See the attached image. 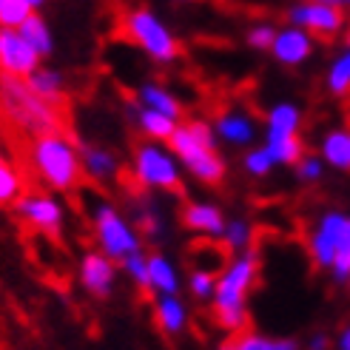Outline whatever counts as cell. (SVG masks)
<instances>
[{
  "instance_id": "obj_1",
  "label": "cell",
  "mask_w": 350,
  "mask_h": 350,
  "mask_svg": "<svg viewBox=\"0 0 350 350\" xmlns=\"http://www.w3.org/2000/svg\"><path fill=\"white\" fill-rule=\"evenodd\" d=\"M26 165H29V174L46 191L68 194V191L80 188V183H83L80 146L66 131L29 139L26 143Z\"/></svg>"
},
{
  "instance_id": "obj_2",
  "label": "cell",
  "mask_w": 350,
  "mask_h": 350,
  "mask_svg": "<svg viewBox=\"0 0 350 350\" xmlns=\"http://www.w3.org/2000/svg\"><path fill=\"white\" fill-rule=\"evenodd\" d=\"M0 120L26 139L63 131V111L43 103L26 80L0 77Z\"/></svg>"
},
{
  "instance_id": "obj_3",
  "label": "cell",
  "mask_w": 350,
  "mask_h": 350,
  "mask_svg": "<svg viewBox=\"0 0 350 350\" xmlns=\"http://www.w3.org/2000/svg\"><path fill=\"white\" fill-rule=\"evenodd\" d=\"M168 151L177 157V163L191 171L205 185H219L225 180V160L214 148V129L205 120L180 122L174 137L168 139Z\"/></svg>"
},
{
  "instance_id": "obj_4",
  "label": "cell",
  "mask_w": 350,
  "mask_h": 350,
  "mask_svg": "<svg viewBox=\"0 0 350 350\" xmlns=\"http://www.w3.org/2000/svg\"><path fill=\"white\" fill-rule=\"evenodd\" d=\"M92 231L97 239V251L109 256L114 265H122L134 254H143V239L137 228L106 200H97L92 208Z\"/></svg>"
},
{
  "instance_id": "obj_5",
  "label": "cell",
  "mask_w": 350,
  "mask_h": 350,
  "mask_svg": "<svg viewBox=\"0 0 350 350\" xmlns=\"http://www.w3.org/2000/svg\"><path fill=\"white\" fill-rule=\"evenodd\" d=\"M122 34L154 63H174L180 57V40L151 9H129L122 14Z\"/></svg>"
},
{
  "instance_id": "obj_6",
  "label": "cell",
  "mask_w": 350,
  "mask_h": 350,
  "mask_svg": "<svg viewBox=\"0 0 350 350\" xmlns=\"http://www.w3.org/2000/svg\"><path fill=\"white\" fill-rule=\"evenodd\" d=\"M265 148L276 165H299L305 157V146L299 137L302 111L293 103H276L265 117Z\"/></svg>"
},
{
  "instance_id": "obj_7",
  "label": "cell",
  "mask_w": 350,
  "mask_h": 350,
  "mask_svg": "<svg viewBox=\"0 0 350 350\" xmlns=\"http://www.w3.org/2000/svg\"><path fill=\"white\" fill-rule=\"evenodd\" d=\"M131 174L143 188H160L168 194H183V174L180 163L171 151H165L160 143H139L134 148Z\"/></svg>"
},
{
  "instance_id": "obj_8",
  "label": "cell",
  "mask_w": 350,
  "mask_h": 350,
  "mask_svg": "<svg viewBox=\"0 0 350 350\" xmlns=\"http://www.w3.org/2000/svg\"><path fill=\"white\" fill-rule=\"evenodd\" d=\"M256 276H259L256 251H245L234 262H228V268L217 276L214 310H245V299H248V291L254 288Z\"/></svg>"
},
{
  "instance_id": "obj_9",
  "label": "cell",
  "mask_w": 350,
  "mask_h": 350,
  "mask_svg": "<svg viewBox=\"0 0 350 350\" xmlns=\"http://www.w3.org/2000/svg\"><path fill=\"white\" fill-rule=\"evenodd\" d=\"M12 211L26 228L38 231V234L57 237L66 225V208L55 194H49V191H31L29 188L26 194L17 200V205Z\"/></svg>"
},
{
  "instance_id": "obj_10",
  "label": "cell",
  "mask_w": 350,
  "mask_h": 350,
  "mask_svg": "<svg viewBox=\"0 0 350 350\" xmlns=\"http://www.w3.org/2000/svg\"><path fill=\"white\" fill-rule=\"evenodd\" d=\"M288 21L293 29H305L322 40H334L345 29L347 14L334 0H319V3H296L288 9Z\"/></svg>"
},
{
  "instance_id": "obj_11",
  "label": "cell",
  "mask_w": 350,
  "mask_h": 350,
  "mask_svg": "<svg viewBox=\"0 0 350 350\" xmlns=\"http://www.w3.org/2000/svg\"><path fill=\"white\" fill-rule=\"evenodd\" d=\"M43 60L34 55V49L21 38L14 29H0V77H14V80H29Z\"/></svg>"
},
{
  "instance_id": "obj_12",
  "label": "cell",
  "mask_w": 350,
  "mask_h": 350,
  "mask_svg": "<svg viewBox=\"0 0 350 350\" xmlns=\"http://www.w3.org/2000/svg\"><path fill=\"white\" fill-rule=\"evenodd\" d=\"M345 225H347V217H345V214L327 211V214L319 219L317 228H313L308 248H310L313 265H317V268H325V271L334 268V262H336V256H339V248H342Z\"/></svg>"
},
{
  "instance_id": "obj_13",
  "label": "cell",
  "mask_w": 350,
  "mask_h": 350,
  "mask_svg": "<svg viewBox=\"0 0 350 350\" xmlns=\"http://www.w3.org/2000/svg\"><path fill=\"white\" fill-rule=\"evenodd\" d=\"M77 276L85 293H92L94 299H109L117 285V265L100 251H85L77 265Z\"/></svg>"
},
{
  "instance_id": "obj_14",
  "label": "cell",
  "mask_w": 350,
  "mask_h": 350,
  "mask_svg": "<svg viewBox=\"0 0 350 350\" xmlns=\"http://www.w3.org/2000/svg\"><path fill=\"white\" fill-rule=\"evenodd\" d=\"M80 163H83V177H89L100 185L114 183L120 177V157L106 146L80 143Z\"/></svg>"
},
{
  "instance_id": "obj_15",
  "label": "cell",
  "mask_w": 350,
  "mask_h": 350,
  "mask_svg": "<svg viewBox=\"0 0 350 350\" xmlns=\"http://www.w3.org/2000/svg\"><path fill=\"white\" fill-rule=\"evenodd\" d=\"M271 55L282 66H299L313 55V38L305 29L285 26L276 31V40L271 46Z\"/></svg>"
},
{
  "instance_id": "obj_16",
  "label": "cell",
  "mask_w": 350,
  "mask_h": 350,
  "mask_svg": "<svg viewBox=\"0 0 350 350\" xmlns=\"http://www.w3.org/2000/svg\"><path fill=\"white\" fill-rule=\"evenodd\" d=\"M183 225L188 231L194 234H208L211 239H219L228 228V222H225V214L219 205H211V202H188L180 214Z\"/></svg>"
},
{
  "instance_id": "obj_17",
  "label": "cell",
  "mask_w": 350,
  "mask_h": 350,
  "mask_svg": "<svg viewBox=\"0 0 350 350\" xmlns=\"http://www.w3.org/2000/svg\"><path fill=\"white\" fill-rule=\"evenodd\" d=\"M26 85H29V89L38 94L43 103H49V106H55V109L63 111L66 97H68L63 72H57V68H51V66H40L38 72H34V75L26 80Z\"/></svg>"
},
{
  "instance_id": "obj_18",
  "label": "cell",
  "mask_w": 350,
  "mask_h": 350,
  "mask_svg": "<svg viewBox=\"0 0 350 350\" xmlns=\"http://www.w3.org/2000/svg\"><path fill=\"white\" fill-rule=\"evenodd\" d=\"M217 134L231 146H251L254 137H256V126H254V117L245 114L239 109H231V111H222L217 117Z\"/></svg>"
},
{
  "instance_id": "obj_19",
  "label": "cell",
  "mask_w": 350,
  "mask_h": 350,
  "mask_svg": "<svg viewBox=\"0 0 350 350\" xmlns=\"http://www.w3.org/2000/svg\"><path fill=\"white\" fill-rule=\"evenodd\" d=\"M131 117L137 122V129L146 134L148 143H168V139L174 137V131H177V126H180L177 120H171L165 114H157L151 109H143L137 100L131 103Z\"/></svg>"
},
{
  "instance_id": "obj_20",
  "label": "cell",
  "mask_w": 350,
  "mask_h": 350,
  "mask_svg": "<svg viewBox=\"0 0 350 350\" xmlns=\"http://www.w3.org/2000/svg\"><path fill=\"white\" fill-rule=\"evenodd\" d=\"M137 103L143 109H151V111H157V114H165V117H171V120H177L180 122V117H183V106H180V100L174 97L165 85H160V83H143L137 89Z\"/></svg>"
},
{
  "instance_id": "obj_21",
  "label": "cell",
  "mask_w": 350,
  "mask_h": 350,
  "mask_svg": "<svg viewBox=\"0 0 350 350\" xmlns=\"http://www.w3.org/2000/svg\"><path fill=\"white\" fill-rule=\"evenodd\" d=\"M148 285H151V293H157V296H177L180 273L168 256H163V254L148 256Z\"/></svg>"
},
{
  "instance_id": "obj_22",
  "label": "cell",
  "mask_w": 350,
  "mask_h": 350,
  "mask_svg": "<svg viewBox=\"0 0 350 350\" xmlns=\"http://www.w3.org/2000/svg\"><path fill=\"white\" fill-rule=\"evenodd\" d=\"M154 319H157V327H160L165 336H177L188 325V310L180 302V296H157Z\"/></svg>"
},
{
  "instance_id": "obj_23",
  "label": "cell",
  "mask_w": 350,
  "mask_h": 350,
  "mask_svg": "<svg viewBox=\"0 0 350 350\" xmlns=\"http://www.w3.org/2000/svg\"><path fill=\"white\" fill-rule=\"evenodd\" d=\"M26 191H29L26 174L0 154V208H14Z\"/></svg>"
},
{
  "instance_id": "obj_24",
  "label": "cell",
  "mask_w": 350,
  "mask_h": 350,
  "mask_svg": "<svg viewBox=\"0 0 350 350\" xmlns=\"http://www.w3.org/2000/svg\"><path fill=\"white\" fill-rule=\"evenodd\" d=\"M17 31H21V38L34 49V55L40 60H46L55 51V34H51V26L46 23V17L40 12H34Z\"/></svg>"
},
{
  "instance_id": "obj_25",
  "label": "cell",
  "mask_w": 350,
  "mask_h": 350,
  "mask_svg": "<svg viewBox=\"0 0 350 350\" xmlns=\"http://www.w3.org/2000/svg\"><path fill=\"white\" fill-rule=\"evenodd\" d=\"M322 160L336 171H350V131L347 129H334L325 134Z\"/></svg>"
},
{
  "instance_id": "obj_26",
  "label": "cell",
  "mask_w": 350,
  "mask_h": 350,
  "mask_svg": "<svg viewBox=\"0 0 350 350\" xmlns=\"http://www.w3.org/2000/svg\"><path fill=\"white\" fill-rule=\"evenodd\" d=\"M40 6V0H0V29L17 31Z\"/></svg>"
},
{
  "instance_id": "obj_27",
  "label": "cell",
  "mask_w": 350,
  "mask_h": 350,
  "mask_svg": "<svg viewBox=\"0 0 350 350\" xmlns=\"http://www.w3.org/2000/svg\"><path fill=\"white\" fill-rule=\"evenodd\" d=\"M234 342L239 350H302L296 339H268V336L251 334V330L239 334Z\"/></svg>"
},
{
  "instance_id": "obj_28",
  "label": "cell",
  "mask_w": 350,
  "mask_h": 350,
  "mask_svg": "<svg viewBox=\"0 0 350 350\" xmlns=\"http://www.w3.org/2000/svg\"><path fill=\"white\" fill-rule=\"evenodd\" d=\"M327 92L336 94V97L350 92V49L345 51V55H339L334 60V66H330V72H327Z\"/></svg>"
},
{
  "instance_id": "obj_29",
  "label": "cell",
  "mask_w": 350,
  "mask_h": 350,
  "mask_svg": "<svg viewBox=\"0 0 350 350\" xmlns=\"http://www.w3.org/2000/svg\"><path fill=\"white\" fill-rule=\"evenodd\" d=\"M251 225L245 222V219H234V222H228V228H225V234H222V242H225V248L228 251H242L245 254V248L251 245Z\"/></svg>"
},
{
  "instance_id": "obj_30",
  "label": "cell",
  "mask_w": 350,
  "mask_h": 350,
  "mask_svg": "<svg viewBox=\"0 0 350 350\" xmlns=\"http://www.w3.org/2000/svg\"><path fill=\"white\" fill-rule=\"evenodd\" d=\"M242 165H245V171H248L251 177H268L276 163H273V157L268 154V148L259 146V148H251L248 154H245Z\"/></svg>"
},
{
  "instance_id": "obj_31",
  "label": "cell",
  "mask_w": 350,
  "mask_h": 350,
  "mask_svg": "<svg viewBox=\"0 0 350 350\" xmlns=\"http://www.w3.org/2000/svg\"><path fill=\"white\" fill-rule=\"evenodd\" d=\"M122 271L129 273V279L139 288V291H148L151 293V285H148V256L146 254H134L122 262Z\"/></svg>"
},
{
  "instance_id": "obj_32",
  "label": "cell",
  "mask_w": 350,
  "mask_h": 350,
  "mask_svg": "<svg viewBox=\"0 0 350 350\" xmlns=\"http://www.w3.org/2000/svg\"><path fill=\"white\" fill-rule=\"evenodd\" d=\"M188 288L197 299H214V291H217V273H208V271H191L188 279Z\"/></svg>"
},
{
  "instance_id": "obj_33",
  "label": "cell",
  "mask_w": 350,
  "mask_h": 350,
  "mask_svg": "<svg viewBox=\"0 0 350 350\" xmlns=\"http://www.w3.org/2000/svg\"><path fill=\"white\" fill-rule=\"evenodd\" d=\"M214 322H217V327L239 336V334H245V327H248V310H214Z\"/></svg>"
},
{
  "instance_id": "obj_34",
  "label": "cell",
  "mask_w": 350,
  "mask_h": 350,
  "mask_svg": "<svg viewBox=\"0 0 350 350\" xmlns=\"http://www.w3.org/2000/svg\"><path fill=\"white\" fill-rule=\"evenodd\" d=\"M336 282H345L350 279V217H347V225H345V237H342V248H339V256L334 262V268H330Z\"/></svg>"
},
{
  "instance_id": "obj_35",
  "label": "cell",
  "mask_w": 350,
  "mask_h": 350,
  "mask_svg": "<svg viewBox=\"0 0 350 350\" xmlns=\"http://www.w3.org/2000/svg\"><path fill=\"white\" fill-rule=\"evenodd\" d=\"M276 31H279V29H273L271 23H256V26H251V29H248V46H251V49H271L273 40H276Z\"/></svg>"
},
{
  "instance_id": "obj_36",
  "label": "cell",
  "mask_w": 350,
  "mask_h": 350,
  "mask_svg": "<svg viewBox=\"0 0 350 350\" xmlns=\"http://www.w3.org/2000/svg\"><path fill=\"white\" fill-rule=\"evenodd\" d=\"M160 231H163V219L157 217L154 211H139V217H137V234L139 237H148V239H157L160 237Z\"/></svg>"
},
{
  "instance_id": "obj_37",
  "label": "cell",
  "mask_w": 350,
  "mask_h": 350,
  "mask_svg": "<svg viewBox=\"0 0 350 350\" xmlns=\"http://www.w3.org/2000/svg\"><path fill=\"white\" fill-rule=\"evenodd\" d=\"M296 174H299V180H302V183H317L322 174H325V165H322L319 157L305 154V157H302V163L296 165Z\"/></svg>"
},
{
  "instance_id": "obj_38",
  "label": "cell",
  "mask_w": 350,
  "mask_h": 350,
  "mask_svg": "<svg viewBox=\"0 0 350 350\" xmlns=\"http://www.w3.org/2000/svg\"><path fill=\"white\" fill-rule=\"evenodd\" d=\"M305 350H327V334H313Z\"/></svg>"
},
{
  "instance_id": "obj_39",
  "label": "cell",
  "mask_w": 350,
  "mask_h": 350,
  "mask_svg": "<svg viewBox=\"0 0 350 350\" xmlns=\"http://www.w3.org/2000/svg\"><path fill=\"white\" fill-rule=\"evenodd\" d=\"M339 350H350V327L342 330V336H339Z\"/></svg>"
},
{
  "instance_id": "obj_40",
  "label": "cell",
  "mask_w": 350,
  "mask_h": 350,
  "mask_svg": "<svg viewBox=\"0 0 350 350\" xmlns=\"http://www.w3.org/2000/svg\"><path fill=\"white\" fill-rule=\"evenodd\" d=\"M217 350H239V347H237V342H225V345H219Z\"/></svg>"
},
{
  "instance_id": "obj_41",
  "label": "cell",
  "mask_w": 350,
  "mask_h": 350,
  "mask_svg": "<svg viewBox=\"0 0 350 350\" xmlns=\"http://www.w3.org/2000/svg\"><path fill=\"white\" fill-rule=\"evenodd\" d=\"M347 49H350V34H347Z\"/></svg>"
},
{
  "instance_id": "obj_42",
  "label": "cell",
  "mask_w": 350,
  "mask_h": 350,
  "mask_svg": "<svg viewBox=\"0 0 350 350\" xmlns=\"http://www.w3.org/2000/svg\"><path fill=\"white\" fill-rule=\"evenodd\" d=\"M347 288H350V279H347Z\"/></svg>"
}]
</instances>
